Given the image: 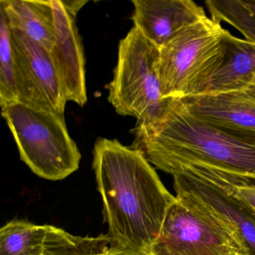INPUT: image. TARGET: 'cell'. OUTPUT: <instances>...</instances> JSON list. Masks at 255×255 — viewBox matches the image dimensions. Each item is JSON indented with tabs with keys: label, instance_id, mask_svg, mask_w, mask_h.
Wrapping results in <instances>:
<instances>
[{
	"label": "cell",
	"instance_id": "6da1fadb",
	"mask_svg": "<svg viewBox=\"0 0 255 255\" xmlns=\"http://www.w3.org/2000/svg\"><path fill=\"white\" fill-rule=\"evenodd\" d=\"M133 134L132 147L171 176L201 167L232 184L255 186V132L201 120L181 99L168 98L156 119L137 122Z\"/></svg>",
	"mask_w": 255,
	"mask_h": 255
},
{
	"label": "cell",
	"instance_id": "7a4b0ae2",
	"mask_svg": "<svg viewBox=\"0 0 255 255\" xmlns=\"http://www.w3.org/2000/svg\"><path fill=\"white\" fill-rule=\"evenodd\" d=\"M93 168L109 237L138 255H150L175 201L140 150L98 138Z\"/></svg>",
	"mask_w": 255,
	"mask_h": 255
},
{
	"label": "cell",
	"instance_id": "3957f363",
	"mask_svg": "<svg viewBox=\"0 0 255 255\" xmlns=\"http://www.w3.org/2000/svg\"><path fill=\"white\" fill-rule=\"evenodd\" d=\"M221 23L206 17L187 26L159 49V77L164 99L201 95L225 60Z\"/></svg>",
	"mask_w": 255,
	"mask_h": 255
},
{
	"label": "cell",
	"instance_id": "277c9868",
	"mask_svg": "<svg viewBox=\"0 0 255 255\" xmlns=\"http://www.w3.org/2000/svg\"><path fill=\"white\" fill-rule=\"evenodd\" d=\"M20 159L37 175L60 180L80 167L81 154L65 116L22 102L1 107Z\"/></svg>",
	"mask_w": 255,
	"mask_h": 255
},
{
	"label": "cell",
	"instance_id": "5b68a950",
	"mask_svg": "<svg viewBox=\"0 0 255 255\" xmlns=\"http://www.w3.org/2000/svg\"><path fill=\"white\" fill-rule=\"evenodd\" d=\"M168 99L161 93L159 48L133 26L119 43L109 102L118 114L144 123L160 114Z\"/></svg>",
	"mask_w": 255,
	"mask_h": 255
},
{
	"label": "cell",
	"instance_id": "8992f818",
	"mask_svg": "<svg viewBox=\"0 0 255 255\" xmlns=\"http://www.w3.org/2000/svg\"><path fill=\"white\" fill-rule=\"evenodd\" d=\"M175 197L150 255H249L222 222L189 200Z\"/></svg>",
	"mask_w": 255,
	"mask_h": 255
},
{
	"label": "cell",
	"instance_id": "52a82bcc",
	"mask_svg": "<svg viewBox=\"0 0 255 255\" xmlns=\"http://www.w3.org/2000/svg\"><path fill=\"white\" fill-rule=\"evenodd\" d=\"M176 196L189 200L216 218L255 255V210L213 171L191 167L172 176Z\"/></svg>",
	"mask_w": 255,
	"mask_h": 255
},
{
	"label": "cell",
	"instance_id": "ba28073f",
	"mask_svg": "<svg viewBox=\"0 0 255 255\" xmlns=\"http://www.w3.org/2000/svg\"><path fill=\"white\" fill-rule=\"evenodd\" d=\"M11 35L20 102L65 116L68 101L50 51L19 31Z\"/></svg>",
	"mask_w": 255,
	"mask_h": 255
},
{
	"label": "cell",
	"instance_id": "9c48e42d",
	"mask_svg": "<svg viewBox=\"0 0 255 255\" xmlns=\"http://www.w3.org/2000/svg\"><path fill=\"white\" fill-rule=\"evenodd\" d=\"M52 4L55 23L52 60L67 101L83 107L88 101L86 62L77 16L68 11L62 0H52Z\"/></svg>",
	"mask_w": 255,
	"mask_h": 255
},
{
	"label": "cell",
	"instance_id": "30bf717a",
	"mask_svg": "<svg viewBox=\"0 0 255 255\" xmlns=\"http://www.w3.org/2000/svg\"><path fill=\"white\" fill-rule=\"evenodd\" d=\"M134 27L161 48L183 29L207 17L192 0H132Z\"/></svg>",
	"mask_w": 255,
	"mask_h": 255
},
{
	"label": "cell",
	"instance_id": "8fae6325",
	"mask_svg": "<svg viewBox=\"0 0 255 255\" xmlns=\"http://www.w3.org/2000/svg\"><path fill=\"white\" fill-rule=\"evenodd\" d=\"M181 101L191 114L201 120L255 132V84L238 91Z\"/></svg>",
	"mask_w": 255,
	"mask_h": 255
},
{
	"label": "cell",
	"instance_id": "7c38bea8",
	"mask_svg": "<svg viewBox=\"0 0 255 255\" xmlns=\"http://www.w3.org/2000/svg\"><path fill=\"white\" fill-rule=\"evenodd\" d=\"M223 41L225 60L201 95L238 91L255 83V43L237 38L228 31L224 35Z\"/></svg>",
	"mask_w": 255,
	"mask_h": 255
},
{
	"label": "cell",
	"instance_id": "4fadbf2b",
	"mask_svg": "<svg viewBox=\"0 0 255 255\" xmlns=\"http://www.w3.org/2000/svg\"><path fill=\"white\" fill-rule=\"evenodd\" d=\"M0 11L10 29L22 32L50 52L55 41L52 0H2Z\"/></svg>",
	"mask_w": 255,
	"mask_h": 255
},
{
	"label": "cell",
	"instance_id": "5bb4252c",
	"mask_svg": "<svg viewBox=\"0 0 255 255\" xmlns=\"http://www.w3.org/2000/svg\"><path fill=\"white\" fill-rule=\"evenodd\" d=\"M45 255H138L116 243L108 234L98 237L73 235L50 225Z\"/></svg>",
	"mask_w": 255,
	"mask_h": 255
},
{
	"label": "cell",
	"instance_id": "9a60e30c",
	"mask_svg": "<svg viewBox=\"0 0 255 255\" xmlns=\"http://www.w3.org/2000/svg\"><path fill=\"white\" fill-rule=\"evenodd\" d=\"M49 228L23 220L8 222L0 230V255H45Z\"/></svg>",
	"mask_w": 255,
	"mask_h": 255
},
{
	"label": "cell",
	"instance_id": "2e32d148",
	"mask_svg": "<svg viewBox=\"0 0 255 255\" xmlns=\"http://www.w3.org/2000/svg\"><path fill=\"white\" fill-rule=\"evenodd\" d=\"M210 18L229 23L255 44V0H207Z\"/></svg>",
	"mask_w": 255,
	"mask_h": 255
},
{
	"label": "cell",
	"instance_id": "e0dca14e",
	"mask_svg": "<svg viewBox=\"0 0 255 255\" xmlns=\"http://www.w3.org/2000/svg\"><path fill=\"white\" fill-rule=\"evenodd\" d=\"M0 105L20 102L11 29L0 11Z\"/></svg>",
	"mask_w": 255,
	"mask_h": 255
},
{
	"label": "cell",
	"instance_id": "ac0fdd59",
	"mask_svg": "<svg viewBox=\"0 0 255 255\" xmlns=\"http://www.w3.org/2000/svg\"><path fill=\"white\" fill-rule=\"evenodd\" d=\"M224 181H225V180H224ZM226 183L229 185L234 193L239 198L243 200L245 203H246L248 205L250 206L251 207H252L255 210V186H251V185H232L231 183H228V182H226Z\"/></svg>",
	"mask_w": 255,
	"mask_h": 255
},
{
	"label": "cell",
	"instance_id": "d6986e66",
	"mask_svg": "<svg viewBox=\"0 0 255 255\" xmlns=\"http://www.w3.org/2000/svg\"><path fill=\"white\" fill-rule=\"evenodd\" d=\"M65 8L69 11L70 12L72 13L74 15L77 16L80 10L87 3L88 1H62Z\"/></svg>",
	"mask_w": 255,
	"mask_h": 255
},
{
	"label": "cell",
	"instance_id": "ffe728a7",
	"mask_svg": "<svg viewBox=\"0 0 255 255\" xmlns=\"http://www.w3.org/2000/svg\"><path fill=\"white\" fill-rule=\"evenodd\" d=\"M254 84H255V83H254Z\"/></svg>",
	"mask_w": 255,
	"mask_h": 255
}]
</instances>
